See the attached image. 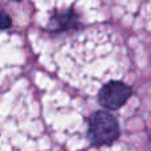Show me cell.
Segmentation results:
<instances>
[{"mask_svg": "<svg viewBox=\"0 0 151 151\" xmlns=\"http://www.w3.org/2000/svg\"><path fill=\"white\" fill-rule=\"evenodd\" d=\"M88 137L96 146L110 145L119 137V125L111 114L96 111L89 118Z\"/></svg>", "mask_w": 151, "mask_h": 151, "instance_id": "1", "label": "cell"}, {"mask_svg": "<svg viewBox=\"0 0 151 151\" xmlns=\"http://www.w3.org/2000/svg\"><path fill=\"white\" fill-rule=\"evenodd\" d=\"M131 96L129 85L121 81H110L105 83L98 93V102L101 106L110 110H117L127 102Z\"/></svg>", "mask_w": 151, "mask_h": 151, "instance_id": "2", "label": "cell"}, {"mask_svg": "<svg viewBox=\"0 0 151 151\" xmlns=\"http://www.w3.org/2000/svg\"><path fill=\"white\" fill-rule=\"evenodd\" d=\"M11 25V19L4 12H0V29L7 28Z\"/></svg>", "mask_w": 151, "mask_h": 151, "instance_id": "3", "label": "cell"}]
</instances>
